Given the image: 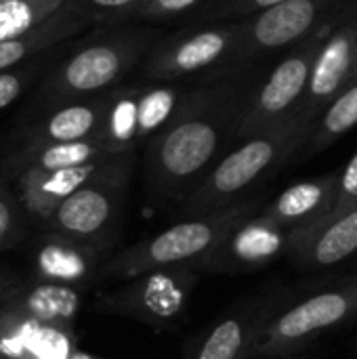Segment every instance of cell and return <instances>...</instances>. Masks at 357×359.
I'll list each match as a JSON object with an SVG mask.
<instances>
[{
	"label": "cell",
	"mask_w": 357,
	"mask_h": 359,
	"mask_svg": "<svg viewBox=\"0 0 357 359\" xmlns=\"http://www.w3.org/2000/svg\"><path fill=\"white\" fill-rule=\"evenodd\" d=\"M267 61L221 65L194 78L166 126L145 145L143 175L151 198L179 206L238 143V130Z\"/></svg>",
	"instance_id": "6da1fadb"
},
{
	"label": "cell",
	"mask_w": 357,
	"mask_h": 359,
	"mask_svg": "<svg viewBox=\"0 0 357 359\" xmlns=\"http://www.w3.org/2000/svg\"><path fill=\"white\" fill-rule=\"evenodd\" d=\"M307 139V130L295 116L240 139L204 181L177 206L179 217L208 215L248 198L250 189L295 160Z\"/></svg>",
	"instance_id": "7a4b0ae2"
},
{
	"label": "cell",
	"mask_w": 357,
	"mask_h": 359,
	"mask_svg": "<svg viewBox=\"0 0 357 359\" xmlns=\"http://www.w3.org/2000/svg\"><path fill=\"white\" fill-rule=\"evenodd\" d=\"M162 32L149 23H122L103 27L80 44L44 80L42 97L50 103H65L107 93L141 67L149 48Z\"/></svg>",
	"instance_id": "3957f363"
},
{
	"label": "cell",
	"mask_w": 357,
	"mask_h": 359,
	"mask_svg": "<svg viewBox=\"0 0 357 359\" xmlns=\"http://www.w3.org/2000/svg\"><path fill=\"white\" fill-rule=\"evenodd\" d=\"M261 208L263 206L257 198H246L217 212L183 217L181 221L173 223L156 236L141 240L109 261L105 276L130 280L160 267H198L236 223L259 212Z\"/></svg>",
	"instance_id": "277c9868"
},
{
	"label": "cell",
	"mask_w": 357,
	"mask_h": 359,
	"mask_svg": "<svg viewBox=\"0 0 357 359\" xmlns=\"http://www.w3.org/2000/svg\"><path fill=\"white\" fill-rule=\"evenodd\" d=\"M357 318V273L301 301L290 299L265 328L252 358H295L318 337Z\"/></svg>",
	"instance_id": "5b68a950"
},
{
	"label": "cell",
	"mask_w": 357,
	"mask_h": 359,
	"mask_svg": "<svg viewBox=\"0 0 357 359\" xmlns=\"http://www.w3.org/2000/svg\"><path fill=\"white\" fill-rule=\"evenodd\" d=\"M242 38V19L187 23L162 34L141 63L143 80L183 82L229 65Z\"/></svg>",
	"instance_id": "8992f818"
},
{
	"label": "cell",
	"mask_w": 357,
	"mask_h": 359,
	"mask_svg": "<svg viewBox=\"0 0 357 359\" xmlns=\"http://www.w3.org/2000/svg\"><path fill=\"white\" fill-rule=\"evenodd\" d=\"M194 80V78H191ZM191 80L118 84L97 141L114 156L137 154L166 126Z\"/></svg>",
	"instance_id": "52a82bcc"
},
{
	"label": "cell",
	"mask_w": 357,
	"mask_h": 359,
	"mask_svg": "<svg viewBox=\"0 0 357 359\" xmlns=\"http://www.w3.org/2000/svg\"><path fill=\"white\" fill-rule=\"evenodd\" d=\"M351 8V6H349ZM347 8V11H349ZM343 11L316 32H311L307 38L290 46L286 53H282L280 61L269 67V72L263 76L259 86L255 88L246 116L242 120V126L238 130V141L250 135H257L290 116H295L307 95L309 78L316 65V59L330 36V32L339 25Z\"/></svg>",
	"instance_id": "ba28073f"
},
{
	"label": "cell",
	"mask_w": 357,
	"mask_h": 359,
	"mask_svg": "<svg viewBox=\"0 0 357 359\" xmlns=\"http://www.w3.org/2000/svg\"><path fill=\"white\" fill-rule=\"evenodd\" d=\"M202 273L194 265L145 271L103 299V309L137 320L154 330L173 332L187 320L191 294Z\"/></svg>",
	"instance_id": "9c48e42d"
},
{
	"label": "cell",
	"mask_w": 357,
	"mask_h": 359,
	"mask_svg": "<svg viewBox=\"0 0 357 359\" xmlns=\"http://www.w3.org/2000/svg\"><path fill=\"white\" fill-rule=\"evenodd\" d=\"M357 0H286L242 19V38L231 63L267 61L286 53Z\"/></svg>",
	"instance_id": "30bf717a"
},
{
	"label": "cell",
	"mask_w": 357,
	"mask_h": 359,
	"mask_svg": "<svg viewBox=\"0 0 357 359\" xmlns=\"http://www.w3.org/2000/svg\"><path fill=\"white\" fill-rule=\"evenodd\" d=\"M290 299V290L271 288L240 301L191 343L185 359H252L265 328Z\"/></svg>",
	"instance_id": "8fae6325"
},
{
	"label": "cell",
	"mask_w": 357,
	"mask_h": 359,
	"mask_svg": "<svg viewBox=\"0 0 357 359\" xmlns=\"http://www.w3.org/2000/svg\"><path fill=\"white\" fill-rule=\"evenodd\" d=\"M295 242V231L269 221L259 212L236 223L213 252L196 267L204 273L236 276L263 269L280 257H288Z\"/></svg>",
	"instance_id": "7c38bea8"
},
{
	"label": "cell",
	"mask_w": 357,
	"mask_h": 359,
	"mask_svg": "<svg viewBox=\"0 0 357 359\" xmlns=\"http://www.w3.org/2000/svg\"><path fill=\"white\" fill-rule=\"evenodd\" d=\"M130 172H120L84 185L65 198L50 215V223L67 238L101 248L120 215Z\"/></svg>",
	"instance_id": "4fadbf2b"
},
{
	"label": "cell",
	"mask_w": 357,
	"mask_h": 359,
	"mask_svg": "<svg viewBox=\"0 0 357 359\" xmlns=\"http://www.w3.org/2000/svg\"><path fill=\"white\" fill-rule=\"evenodd\" d=\"M357 61V2L343 15L339 25L326 38L311 78L307 86V95L297 111V118L305 126L320 118V114L332 103V99L351 82Z\"/></svg>",
	"instance_id": "5bb4252c"
},
{
	"label": "cell",
	"mask_w": 357,
	"mask_h": 359,
	"mask_svg": "<svg viewBox=\"0 0 357 359\" xmlns=\"http://www.w3.org/2000/svg\"><path fill=\"white\" fill-rule=\"evenodd\" d=\"M137 154L109 156L82 166L57 168V170H23L19 172V194L23 204L36 215L50 219L57 206L84 185L114 177L120 172H133Z\"/></svg>",
	"instance_id": "9a60e30c"
},
{
	"label": "cell",
	"mask_w": 357,
	"mask_h": 359,
	"mask_svg": "<svg viewBox=\"0 0 357 359\" xmlns=\"http://www.w3.org/2000/svg\"><path fill=\"white\" fill-rule=\"evenodd\" d=\"M357 255V206L295 231L288 259L301 269H326Z\"/></svg>",
	"instance_id": "2e32d148"
},
{
	"label": "cell",
	"mask_w": 357,
	"mask_h": 359,
	"mask_svg": "<svg viewBox=\"0 0 357 359\" xmlns=\"http://www.w3.org/2000/svg\"><path fill=\"white\" fill-rule=\"evenodd\" d=\"M337 191L339 170L286 187L276 200L261 208V215L290 231H305L332 212Z\"/></svg>",
	"instance_id": "e0dca14e"
},
{
	"label": "cell",
	"mask_w": 357,
	"mask_h": 359,
	"mask_svg": "<svg viewBox=\"0 0 357 359\" xmlns=\"http://www.w3.org/2000/svg\"><path fill=\"white\" fill-rule=\"evenodd\" d=\"M112 90L95 97L59 103L57 109H53L46 118L36 122L25 133V143L40 145L97 139L112 101Z\"/></svg>",
	"instance_id": "ac0fdd59"
},
{
	"label": "cell",
	"mask_w": 357,
	"mask_h": 359,
	"mask_svg": "<svg viewBox=\"0 0 357 359\" xmlns=\"http://www.w3.org/2000/svg\"><path fill=\"white\" fill-rule=\"evenodd\" d=\"M86 25L88 23L80 17V13L72 6L69 0L59 13H55L50 19L34 27L32 32L17 38L0 40V72H8L11 67L19 65L23 59L72 38Z\"/></svg>",
	"instance_id": "d6986e66"
},
{
	"label": "cell",
	"mask_w": 357,
	"mask_h": 359,
	"mask_svg": "<svg viewBox=\"0 0 357 359\" xmlns=\"http://www.w3.org/2000/svg\"><path fill=\"white\" fill-rule=\"evenodd\" d=\"M357 126V80L349 82L335 99L332 103L320 114V118L311 124L307 130V139L297 154L295 162H305L324 149H328L332 143H337L341 137H345L349 130Z\"/></svg>",
	"instance_id": "ffe728a7"
},
{
	"label": "cell",
	"mask_w": 357,
	"mask_h": 359,
	"mask_svg": "<svg viewBox=\"0 0 357 359\" xmlns=\"http://www.w3.org/2000/svg\"><path fill=\"white\" fill-rule=\"evenodd\" d=\"M109 154L101 141L84 139V141H65V143H40L25 145L13 160L11 166L19 172L23 170H57L69 166H82L95 160L109 158Z\"/></svg>",
	"instance_id": "44dd1931"
},
{
	"label": "cell",
	"mask_w": 357,
	"mask_h": 359,
	"mask_svg": "<svg viewBox=\"0 0 357 359\" xmlns=\"http://www.w3.org/2000/svg\"><path fill=\"white\" fill-rule=\"evenodd\" d=\"M97 257H99V248L65 236V240L50 242L40 250L38 265L42 273L50 280L80 282L88 278Z\"/></svg>",
	"instance_id": "7402d4cb"
},
{
	"label": "cell",
	"mask_w": 357,
	"mask_h": 359,
	"mask_svg": "<svg viewBox=\"0 0 357 359\" xmlns=\"http://www.w3.org/2000/svg\"><path fill=\"white\" fill-rule=\"evenodd\" d=\"M80 307L78 290L65 284H44L32 290L25 299L29 318L40 324H67L76 318Z\"/></svg>",
	"instance_id": "603a6c76"
},
{
	"label": "cell",
	"mask_w": 357,
	"mask_h": 359,
	"mask_svg": "<svg viewBox=\"0 0 357 359\" xmlns=\"http://www.w3.org/2000/svg\"><path fill=\"white\" fill-rule=\"evenodd\" d=\"M69 0H2L0 2V40L17 38L42 25L59 13Z\"/></svg>",
	"instance_id": "cb8c5ba5"
},
{
	"label": "cell",
	"mask_w": 357,
	"mask_h": 359,
	"mask_svg": "<svg viewBox=\"0 0 357 359\" xmlns=\"http://www.w3.org/2000/svg\"><path fill=\"white\" fill-rule=\"evenodd\" d=\"M141 2L143 0H72V6L88 25L112 27L135 21Z\"/></svg>",
	"instance_id": "d4e9b609"
},
{
	"label": "cell",
	"mask_w": 357,
	"mask_h": 359,
	"mask_svg": "<svg viewBox=\"0 0 357 359\" xmlns=\"http://www.w3.org/2000/svg\"><path fill=\"white\" fill-rule=\"evenodd\" d=\"M286 0H208L187 23H210V21H229L244 19L255 13H261L269 6H276Z\"/></svg>",
	"instance_id": "484cf974"
},
{
	"label": "cell",
	"mask_w": 357,
	"mask_h": 359,
	"mask_svg": "<svg viewBox=\"0 0 357 359\" xmlns=\"http://www.w3.org/2000/svg\"><path fill=\"white\" fill-rule=\"evenodd\" d=\"M208 0H143L135 21L158 23V21H189Z\"/></svg>",
	"instance_id": "4316f807"
},
{
	"label": "cell",
	"mask_w": 357,
	"mask_h": 359,
	"mask_svg": "<svg viewBox=\"0 0 357 359\" xmlns=\"http://www.w3.org/2000/svg\"><path fill=\"white\" fill-rule=\"evenodd\" d=\"M357 206V151L353 158L347 162V166L339 172V191H337V202L330 215L349 210Z\"/></svg>",
	"instance_id": "83f0119b"
},
{
	"label": "cell",
	"mask_w": 357,
	"mask_h": 359,
	"mask_svg": "<svg viewBox=\"0 0 357 359\" xmlns=\"http://www.w3.org/2000/svg\"><path fill=\"white\" fill-rule=\"evenodd\" d=\"M29 74L25 69H8L0 72V109L8 107L23 90Z\"/></svg>",
	"instance_id": "f1b7e54d"
},
{
	"label": "cell",
	"mask_w": 357,
	"mask_h": 359,
	"mask_svg": "<svg viewBox=\"0 0 357 359\" xmlns=\"http://www.w3.org/2000/svg\"><path fill=\"white\" fill-rule=\"evenodd\" d=\"M11 227H13V210H11L8 200L0 191V240H4L8 236Z\"/></svg>",
	"instance_id": "f546056e"
},
{
	"label": "cell",
	"mask_w": 357,
	"mask_h": 359,
	"mask_svg": "<svg viewBox=\"0 0 357 359\" xmlns=\"http://www.w3.org/2000/svg\"><path fill=\"white\" fill-rule=\"evenodd\" d=\"M69 359H99V358H93V355H88V353H84V351H74Z\"/></svg>",
	"instance_id": "4dcf8cb0"
},
{
	"label": "cell",
	"mask_w": 357,
	"mask_h": 359,
	"mask_svg": "<svg viewBox=\"0 0 357 359\" xmlns=\"http://www.w3.org/2000/svg\"><path fill=\"white\" fill-rule=\"evenodd\" d=\"M297 358V355H295ZM295 358H252V359H295Z\"/></svg>",
	"instance_id": "1f68e13d"
},
{
	"label": "cell",
	"mask_w": 357,
	"mask_h": 359,
	"mask_svg": "<svg viewBox=\"0 0 357 359\" xmlns=\"http://www.w3.org/2000/svg\"><path fill=\"white\" fill-rule=\"evenodd\" d=\"M353 80H357V61H356V69H353V78H351V82H353Z\"/></svg>",
	"instance_id": "d6a6232c"
},
{
	"label": "cell",
	"mask_w": 357,
	"mask_h": 359,
	"mask_svg": "<svg viewBox=\"0 0 357 359\" xmlns=\"http://www.w3.org/2000/svg\"><path fill=\"white\" fill-rule=\"evenodd\" d=\"M0 2H2V0H0Z\"/></svg>",
	"instance_id": "836d02e7"
}]
</instances>
